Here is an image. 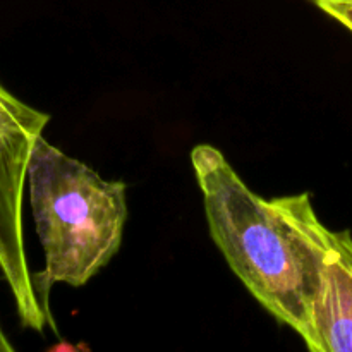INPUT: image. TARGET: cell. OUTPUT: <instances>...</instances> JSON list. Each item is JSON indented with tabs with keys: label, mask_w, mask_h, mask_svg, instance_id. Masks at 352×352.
Returning a JSON list of instances; mask_svg holds the SVG:
<instances>
[{
	"label": "cell",
	"mask_w": 352,
	"mask_h": 352,
	"mask_svg": "<svg viewBox=\"0 0 352 352\" xmlns=\"http://www.w3.org/2000/svg\"><path fill=\"white\" fill-rule=\"evenodd\" d=\"M30 201L45 251V270L33 274L43 308L54 284L81 287L116 256L127 220L126 184L52 146L43 136L31 155Z\"/></svg>",
	"instance_id": "7a4b0ae2"
},
{
	"label": "cell",
	"mask_w": 352,
	"mask_h": 352,
	"mask_svg": "<svg viewBox=\"0 0 352 352\" xmlns=\"http://www.w3.org/2000/svg\"><path fill=\"white\" fill-rule=\"evenodd\" d=\"M0 352H14V346L9 342V339H7L2 325H0Z\"/></svg>",
	"instance_id": "8992f818"
},
{
	"label": "cell",
	"mask_w": 352,
	"mask_h": 352,
	"mask_svg": "<svg viewBox=\"0 0 352 352\" xmlns=\"http://www.w3.org/2000/svg\"><path fill=\"white\" fill-rule=\"evenodd\" d=\"M50 116L21 102L0 85V272L21 323L41 333L55 329L34 287L24 244L23 201L31 155Z\"/></svg>",
	"instance_id": "3957f363"
},
{
	"label": "cell",
	"mask_w": 352,
	"mask_h": 352,
	"mask_svg": "<svg viewBox=\"0 0 352 352\" xmlns=\"http://www.w3.org/2000/svg\"><path fill=\"white\" fill-rule=\"evenodd\" d=\"M309 351L352 352V236L349 230L323 229L318 287L309 309Z\"/></svg>",
	"instance_id": "277c9868"
},
{
	"label": "cell",
	"mask_w": 352,
	"mask_h": 352,
	"mask_svg": "<svg viewBox=\"0 0 352 352\" xmlns=\"http://www.w3.org/2000/svg\"><path fill=\"white\" fill-rule=\"evenodd\" d=\"M191 164L210 234L230 270L272 316L302 339L318 287L325 229L309 192L261 198L212 144L192 148Z\"/></svg>",
	"instance_id": "6da1fadb"
},
{
	"label": "cell",
	"mask_w": 352,
	"mask_h": 352,
	"mask_svg": "<svg viewBox=\"0 0 352 352\" xmlns=\"http://www.w3.org/2000/svg\"><path fill=\"white\" fill-rule=\"evenodd\" d=\"M311 2L352 33V0H311Z\"/></svg>",
	"instance_id": "5b68a950"
}]
</instances>
